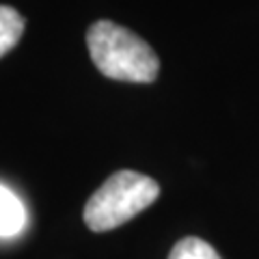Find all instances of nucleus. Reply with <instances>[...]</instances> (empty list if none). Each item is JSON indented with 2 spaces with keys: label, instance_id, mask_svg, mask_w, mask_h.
<instances>
[{
  "label": "nucleus",
  "instance_id": "f257e3e1",
  "mask_svg": "<svg viewBox=\"0 0 259 259\" xmlns=\"http://www.w3.org/2000/svg\"><path fill=\"white\" fill-rule=\"evenodd\" d=\"M91 61L110 80L149 84L156 80L160 61L147 41L115 22L100 20L87 32Z\"/></svg>",
  "mask_w": 259,
  "mask_h": 259
},
{
  "label": "nucleus",
  "instance_id": "f03ea898",
  "mask_svg": "<svg viewBox=\"0 0 259 259\" xmlns=\"http://www.w3.org/2000/svg\"><path fill=\"white\" fill-rule=\"evenodd\" d=\"M158 194L160 186L156 180L136 171H117L87 201L84 223L95 233L110 231L147 209Z\"/></svg>",
  "mask_w": 259,
  "mask_h": 259
},
{
  "label": "nucleus",
  "instance_id": "7ed1b4c3",
  "mask_svg": "<svg viewBox=\"0 0 259 259\" xmlns=\"http://www.w3.org/2000/svg\"><path fill=\"white\" fill-rule=\"evenodd\" d=\"M26 227V209L11 188L0 184V238H15Z\"/></svg>",
  "mask_w": 259,
  "mask_h": 259
},
{
  "label": "nucleus",
  "instance_id": "20e7f679",
  "mask_svg": "<svg viewBox=\"0 0 259 259\" xmlns=\"http://www.w3.org/2000/svg\"><path fill=\"white\" fill-rule=\"evenodd\" d=\"M24 35V18L13 7L0 5V56L11 52Z\"/></svg>",
  "mask_w": 259,
  "mask_h": 259
},
{
  "label": "nucleus",
  "instance_id": "39448f33",
  "mask_svg": "<svg viewBox=\"0 0 259 259\" xmlns=\"http://www.w3.org/2000/svg\"><path fill=\"white\" fill-rule=\"evenodd\" d=\"M168 259H221L212 244L201 238H184L173 246Z\"/></svg>",
  "mask_w": 259,
  "mask_h": 259
}]
</instances>
